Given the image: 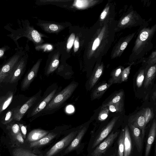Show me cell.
<instances>
[{"mask_svg":"<svg viewBox=\"0 0 156 156\" xmlns=\"http://www.w3.org/2000/svg\"><path fill=\"white\" fill-rule=\"evenodd\" d=\"M74 44V50L76 52L78 51L79 47V44L77 38H76L75 40Z\"/></svg>","mask_w":156,"mask_h":156,"instance_id":"obj_38","label":"cell"},{"mask_svg":"<svg viewBox=\"0 0 156 156\" xmlns=\"http://www.w3.org/2000/svg\"><path fill=\"white\" fill-rule=\"evenodd\" d=\"M152 98L155 101V100L156 98V92L155 91L153 93V95L152 96Z\"/></svg>","mask_w":156,"mask_h":156,"instance_id":"obj_44","label":"cell"},{"mask_svg":"<svg viewBox=\"0 0 156 156\" xmlns=\"http://www.w3.org/2000/svg\"><path fill=\"white\" fill-rule=\"evenodd\" d=\"M103 72V68L99 67L95 70L90 76L88 82V89L91 90L95 85Z\"/></svg>","mask_w":156,"mask_h":156,"instance_id":"obj_18","label":"cell"},{"mask_svg":"<svg viewBox=\"0 0 156 156\" xmlns=\"http://www.w3.org/2000/svg\"><path fill=\"white\" fill-rule=\"evenodd\" d=\"M100 43V40L99 38H96L93 42L92 47V50H95L99 45Z\"/></svg>","mask_w":156,"mask_h":156,"instance_id":"obj_35","label":"cell"},{"mask_svg":"<svg viewBox=\"0 0 156 156\" xmlns=\"http://www.w3.org/2000/svg\"><path fill=\"white\" fill-rule=\"evenodd\" d=\"M49 133V132L41 129H34L30 131L27 136L28 141L33 142L37 141Z\"/></svg>","mask_w":156,"mask_h":156,"instance_id":"obj_15","label":"cell"},{"mask_svg":"<svg viewBox=\"0 0 156 156\" xmlns=\"http://www.w3.org/2000/svg\"><path fill=\"white\" fill-rule=\"evenodd\" d=\"M140 111L144 117L145 124L147 125L153 117V112L148 107L143 108Z\"/></svg>","mask_w":156,"mask_h":156,"instance_id":"obj_25","label":"cell"},{"mask_svg":"<svg viewBox=\"0 0 156 156\" xmlns=\"http://www.w3.org/2000/svg\"><path fill=\"white\" fill-rule=\"evenodd\" d=\"M47 47L48 49V50L51 49L52 48L51 46L50 45H48L47 46Z\"/></svg>","mask_w":156,"mask_h":156,"instance_id":"obj_45","label":"cell"},{"mask_svg":"<svg viewBox=\"0 0 156 156\" xmlns=\"http://www.w3.org/2000/svg\"><path fill=\"white\" fill-rule=\"evenodd\" d=\"M110 156H115V154H113V155H111Z\"/></svg>","mask_w":156,"mask_h":156,"instance_id":"obj_46","label":"cell"},{"mask_svg":"<svg viewBox=\"0 0 156 156\" xmlns=\"http://www.w3.org/2000/svg\"><path fill=\"white\" fill-rule=\"evenodd\" d=\"M16 140L19 142L21 143H24V140L20 132H19L16 135Z\"/></svg>","mask_w":156,"mask_h":156,"instance_id":"obj_37","label":"cell"},{"mask_svg":"<svg viewBox=\"0 0 156 156\" xmlns=\"http://www.w3.org/2000/svg\"><path fill=\"white\" fill-rule=\"evenodd\" d=\"M13 95L12 93H11L0 98V113L10 105L12 100Z\"/></svg>","mask_w":156,"mask_h":156,"instance_id":"obj_19","label":"cell"},{"mask_svg":"<svg viewBox=\"0 0 156 156\" xmlns=\"http://www.w3.org/2000/svg\"><path fill=\"white\" fill-rule=\"evenodd\" d=\"M57 134L53 132L49 133L40 139L33 142L30 144V147H36L46 144L55 137Z\"/></svg>","mask_w":156,"mask_h":156,"instance_id":"obj_16","label":"cell"},{"mask_svg":"<svg viewBox=\"0 0 156 156\" xmlns=\"http://www.w3.org/2000/svg\"><path fill=\"white\" fill-rule=\"evenodd\" d=\"M122 69L119 68L116 69L112 74L111 77L108 81L110 85L114 83H121Z\"/></svg>","mask_w":156,"mask_h":156,"instance_id":"obj_21","label":"cell"},{"mask_svg":"<svg viewBox=\"0 0 156 156\" xmlns=\"http://www.w3.org/2000/svg\"><path fill=\"white\" fill-rule=\"evenodd\" d=\"M13 111L9 110L7 113L4 121V124H7L10 122L13 118Z\"/></svg>","mask_w":156,"mask_h":156,"instance_id":"obj_31","label":"cell"},{"mask_svg":"<svg viewBox=\"0 0 156 156\" xmlns=\"http://www.w3.org/2000/svg\"><path fill=\"white\" fill-rule=\"evenodd\" d=\"M50 29L53 31L57 30L58 29V26L55 24H51L49 26Z\"/></svg>","mask_w":156,"mask_h":156,"instance_id":"obj_39","label":"cell"},{"mask_svg":"<svg viewBox=\"0 0 156 156\" xmlns=\"http://www.w3.org/2000/svg\"><path fill=\"white\" fill-rule=\"evenodd\" d=\"M6 48L5 47L0 48V58L3 55Z\"/></svg>","mask_w":156,"mask_h":156,"instance_id":"obj_41","label":"cell"},{"mask_svg":"<svg viewBox=\"0 0 156 156\" xmlns=\"http://www.w3.org/2000/svg\"><path fill=\"white\" fill-rule=\"evenodd\" d=\"M129 124H131L139 128L144 138L146 124L144 117L140 111L130 117L129 119Z\"/></svg>","mask_w":156,"mask_h":156,"instance_id":"obj_9","label":"cell"},{"mask_svg":"<svg viewBox=\"0 0 156 156\" xmlns=\"http://www.w3.org/2000/svg\"><path fill=\"white\" fill-rule=\"evenodd\" d=\"M109 111L108 107L102 105L98 115V120L101 121H105L108 117Z\"/></svg>","mask_w":156,"mask_h":156,"instance_id":"obj_27","label":"cell"},{"mask_svg":"<svg viewBox=\"0 0 156 156\" xmlns=\"http://www.w3.org/2000/svg\"><path fill=\"white\" fill-rule=\"evenodd\" d=\"M144 78V71L141 70L138 74L136 79V84L138 88L142 86Z\"/></svg>","mask_w":156,"mask_h":156,"instance_id":"obj_28","label":"cell"},{"mask_svg":"<svg viewBox=\"0 0 156 156\" xmlns=\"http://www.w3.org/2000/svg\"><path fill=\"white\" fill-rule=\"evenodd\" d=\"M56 83L49 86L46 90L42 96L29 110L28 117L37 118L39 117L41 112L47 106L51 100L58 92L62 89Z\"/></svg>","mask_w":156,"mask_h":156,"instance_id":"obj_2","label":"cell"},{"mask_svg":"<svg viewBox=\"0 0 156 156\" xmlns=\"http://www.w3.org/2000/svg\"><path fill=\"white\" fill-rule=\"evenodd\" d=\"M25 66L24 57L22 56L9 75L7 80V82L13 83L17 82L23 75Z\"/></svg>","mask_w":156,"mask_h":156,"instance_id":"obj_7","label":"cell"},{"mask_svg":"<svg viewBox=\"0 0 156 156\" xmlns=\"http://www.w3.org/2000/svg\"><path fill=\"white\" fill-rule=\"evenodd\" d=\"M75 40V35L74 33H72L69 37L68 40L67 44V48L68 49H71L72 47Z\"/></svg>","mask_w":156,"mask_h":156,"instance_id":"obj_30","label":"cell"},{"mask_svg":"<svg viewBox=\"0 0 156 156\" xmlns=\"http://www.w3.org/2000/svg\"><path fill=\"white\" fill-rule=\"evenodd\" d=\"M130 130L137 150L140 152L142 148L144 138L140 129L133 125L129 124Z\"/></svg>","mask_w":156,"mask_h":156,"instance_id":"obj_10","label":"cell"},{"mask_svg":"<svg viewBox=\"0 0 156 156\" xmlns=\"http://www.w3.org/2000/svg\"><path fill=\"white\" fill-rule=\"evenodd\" d=\"M127 45V43L126 42H123L121 44L120 47V49L122 50H124L126 47Z\"/></svg>","mask_w":156,"mask_h":156,"instance_id":"obj_42","label":"cell"},{"mask_svg":"<svg viewBox=\"0 0 156 156\" xmlns=\"http://www.w3.org/2000/svg\"><path fill=\"white\" fill-rule=\"evenodd\" d=\"M119 118V116L114 117L101 131L95 139L92 146V148L97 146L109 135Z\"/></svg>","mask_w":156,"mask_h":156,"instance_id":"obj_8","label":"cell"},{"mask_svg":"<svg viewBox=\"0 0 156 156\" xmlns=\"http://www.w3.org/2000/svg\"><path fill=\"white\" fill-rule=\"evenodd\" d=\"M104 106H107L109 111L112 112H121L123 109V101L111 104L109 105H106L105 104H103Z\"/></svg>","mask_w":156,"mask_h":156,"instance_id":"obj_23","label":"cell"},{"mask_svg":"<svg viewBox=\"0 0 156 156\" xmlns=\"http://www.w3.org/2000/svg\"><path fill=\"white\" fill-rule=\"evenodd\" d=\"M41 93L42 90L40 89L36 94L30 97L19 109L13 111V119L20 121L26 112L39 100L41 97Z\"/></svg>","mask_w":156,"mask_h":156,"instance_id":"obj_4","label":"cell"},{"mask_svg":"<svg viewBox=\"0 0 156 156\" xmlns=\"http://www.w3.org/2000/svg\"><path fill=\"white\" fill-rule=\"evenodd\" d=\"M12 154L13 156H38L28 150L21 148L14 149Z\"/></svg>","mask_w":156,"mask_h":156,"instance_id":"obj_24","label":"cell"},{"mask_svg":"<svg viewBox=\"0 0 156 156\" xmlns=\"http://www.w3.org/2000/svg\"><path fill=\"white\" fill-rule=\"evenodd\" d=\"M130 67H128L122 71L121 75V83L126 81L128 79L130 73Z\"/></svg>","mask_w":156,"mask_h":156,"instance_id":"obj_29","label":"cell"},{"mask_svg":"<svg viewBox=\"0 0 156 156\" xmlns=\"http://www.w3.org/2000/svg\"><path fill=\"white\" fill-rule=\"evenodd\" d=\"M75 81H72L56 94L41 112L39 117L53 114L63 107L78 86Z\"/></svg>","mask_w":156,"mask_h":156,"instance_id":"obj_1","label":"cell"},{"mask_svg":"<svg viewBox=\"0 0 156 156\" xmlns=\"http://www.w3.org/2000/svg\"><path fill=\"white\" fill-rule=\"evenodd\" d=\"M129 20V18L128 16H126L121 21L122 25H124L127 24Z\"/></svg>","mask_w":156,"mask_h":156,"instance_id":"obj_40","label":"cell"},{"mask_svg":"<svg viewBox=\"0 0 156 156\" xmlns=\"http://www.w3.org/2000/svg\"><path fill=\"white\" fill-rule=\"evenodd\" d=\"M21 50L16 52L8 59L0 68V83L6 81L13 69L22 57Z\"/></svg>","mask_w":156,"mask_h":156,"instance_id":"obj_3","label":"cell"},{"mask_svg":"<svg viewBox=\"0 0 156 156\" xmlns=\"http://www.w3.org/2000/svg\"><path fill=\"white\" fill-rule=\"evenodd\" d=\"M79 131L71 132L56 143L47 151L45 156H53L68 146L76 136Z\"/></svg>","mask_w":156,"mask_h":156,"instance_id":"obj_5","label":"cell"},{"mask_svg":"<svg viewBox=\"0 0 156 156\" xmlns=\"http://www.w3.org/2000/svg\"><path fill=\"white\" fill-rule=\"evenodd\" d=\"M31 35L34 40L36 42L38 43L41 40V37L38 32L35 30H33L31 33Z\"/></svg>","mask_w":156,"mask_h":156,"instance_id":"obj_32","label":"cell"},{"mask_svg":"<svg viewBox=\"0 0 156 156\" xmlns=\"http://www.w3.org/2000/svg\"><path fill=\"white\" fill-rule=\"evenodd\" d=\"M148 37V34L146 31L142 32L140 35V40L142 41L146 40Z\"/></svg>","mask_w":156,"mask_h":156,"instance_id":"obj_36","label":"cell"},{"mask_svg":"<svg viewBox=\"0 0 156 156\" xmlns=\"http://www.w3.org/2000/svg\"><path fill=\"white\" fill-rule=\"evenodd\" d=\"M119 132H112L100 144H99L91 153V156H102L112 145L117 136Z\"/></svg>","mask_w":156,"mask_h":156,"instance_id":"obj_6","label":"cell"},{"mask_svg":"<svg viewBox=\"0 0 156 156\" xmlns=\"http://www.w3.org/2000/svg\"><path fill=\"white\" fill-rule=\"evenodd\" d=\"M156 135V121L154 119L152 123L146 143L144 156H149L152 145Z\"/></svg>","mask_w":156,"mask_h":156,"instance_id":"obj_11","label":"cell"},{"mask_svg":"<svg viewBox=\"0 0 156 156\" xmlns=\"http://www.w3.org/2000/svg\"><path fill=\"white\" fill-rule=\"evenodd\" d=\"M124 131L122 129L118 141V150L117 156H124Z\"/></svg>","mask_w":156,"mask_h":156,"instance_id":"obj_22","label":"cell"},{"mask_svg":"<svg viewBox=\"0 0 156 156\" xmlns=\"http://www.w3.org/2000/svg\"><path fill=\"white\" fill-rule=\"evenodd\" d=\"M124 94V92L122 91L118 92L114 95L107 103L105 104L108 105L121 102L123 101Z\"/></svg>","mask_w":156,"mask_h":156,"instance_id":"obj_26","label":"cell"},{"mask_svg":"<svg viewBox=\"0 0 156 156\" xmlns=\"http://www.w3.org/2000/svg\"><path fill=\"white\" fill-rule=\"evenodd\" d=\"M19 126L21 131L23 134V137L25 138L27 132V126L23 125L22 124H19Z\"/></svg>","mask_w":156,"mask_h":156,"instance_id":"obj_34","label":"cell"},{"mask_svg":"<svg viewBox=\"0 0 156 156\" xmlns=\"http://www.w3.org/2000/svg\"><path fill=\"white\" fill-rule=\"evenodd\" d=\"M11 130L13 134L16 135L20 132L19 125L17 124H14L11 127Z\"/></svg>","mask_w":156,"mask_h":156,"instance_id":"obj_33","label":"cell"},{"mask_svg":"<svg viewBox=\"0 0 156 156\" xmlns=\"http://www.w3.org/2000/svg\"><path fill=\"white\" fill-rule=\"evenodd\" d=\"M38 67V65H34L26 75L21 83L22 90H25L29 87L31 83L37 76Z\"/></svg>","mask_w":156,"mask_h":156,"instance_id":"obj_12","label":"cell"},{"mask_svg":"<svg viewBox=\"0 0 156 156\" xmlns=\"http://www.w3.org/2000/svg\"><path fill=\"white\" fill-rule=\"evenodd\" d=\"M107 14V12L105 11H104L101 14L100 18L101 19L103 20L106 17Z\"/></svg>","mask_w":156,"mask_h":156,"instance_id":"obj_43","label":"cell"},{"mask_svg":"<svg viewBox=\"0 0 156 156\" xmlns=\"http://www.w3.org/2000/svg\"><path fill=\"white\" fill-rule=\"evenodd\" d=\"M156 70L155 67L152 66L148 70L145 79L144 84L145 88H147L150 84H152V81L155 76Z\"/></svg>","mask_w":156,"mask_h":156,"instance_id":"obj_20","label":"cell"},{"mask_svg":"<svg viewBox=\"0 0 156 156\" xmlns=\"http://www.w3.org/2000/svg\"><path fill=\"white\" fill-rule=\"evenodd\" d=\"M111 86L108 83H104L98 86L92 94V99H95L101 97Z\"/></svg>","mask_w":156,"mask_h":156,"instance_id":"obj_17","label":"cell"},{"mask_svg":"<svg viewBox=\"0 0 156 156\" xmlns=\"http://www.w3.org/2000/svg\"><path fill=\"white\" fill-rule=\"evenodd\" d=\"M124 129V156H131L132 142L128 126H126Z\"/></svg>","mask_w":156,"mask_h":156,"instance_id":"obj_14","label":"cell"},{"mask_svg":"<svg viewBox=\"0 0 156 156\" xmlns=\"http://www.w3.org/2000/svg\"><path fill=\"white\" fill-rule=\"evenodd\" d=\"M87 129L86 126L83 127L79 130L77 136L65 151V153L69 152L76 149L79 145Z\"/></svg>","mask_w":156,"mask_h":156,"instance_id":"obj_13","label":"cell"}]
</instances>
